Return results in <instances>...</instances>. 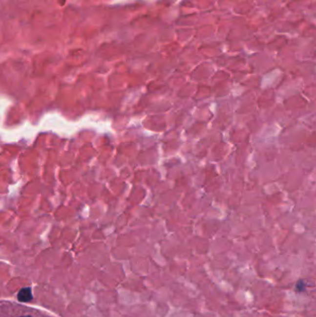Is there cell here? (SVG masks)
Segmentation results:
<instances>
[{
	"label": "cell",
	"instance_id": "cell-1",
	"mask_svg": "<svg viewBox=\"0 0 316 317\" xmlns=\"http://www.w3.org/2000/svg\"><path fill=\"white\" fill-rule=\"evenodd\" d=\"M18 299L21 302H29L33 299L32 291L30 288H24L19 291Z\"/></svg>",
	"mask_w": 316,
	"mask_h": 317
},
{
	"label": "cell",
	"instance_id": "cell-2",
	"mask_svg": "<svg viewBox=\"0 0 316 317\" xmlns=\"http://www.w3.org/2000/svg\"><path fill=\"white\" fill-rule=\"evenodd\" d=\"M29 317V316H26V317Z\"/></svg>",
	"mask_w": 316,
	"mask_h": 317
}]
</instances>
